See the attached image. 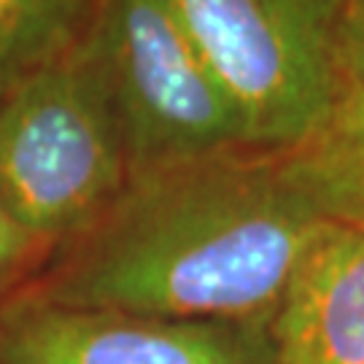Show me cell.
<instances>
[{"instance_id":"cell-3","label":"cell","mask_w":364,"mask_h":364,"mask_svg":"<svg viewBox=\"0 0 364 364\" xmlns=\"http://www.w3.org/2000/svg\"><path fill=\"white\" fill-rule=\"evenodd\" d=\"M243 124L248 151L284 154L346 90L340 38L353 0H168Z\"/></svg>"},{"instance_id":"cell-8","label":"cell","mask_w":364,"mask_h":364,"mask_svg":"<svg viewBox=\"0 0 364 364\" xmlns=\"http://www.w3.org/2000/svg\"><path fill=\"white\" fill-rule=\"evenodd\" d=\"M103 0H0V95L76 49Z\"/></svg>"},{"instance_id":"cell-6","label":"cell","mask_w":364,"mask_h":364,"mask_svg":"<svg viewBox=\"0 0 364 364\" xmlns=\"http://www.w3.org/2000/svg\"><path fill=\"white\" fill-rule=\"evenodd\" d=\"M275 364H364V230L326 224L270 313Z\"/></svg>"},{"instance_id":"cell-2","label":"cell","mask_w":364,"mask_h":364,"mask_svg":"<svg viewBox=\"0 0 364 364\" xmlns=\"http://www.w3.org/2000/svg\"><path fill=\"white\" fill-rule=\"evenodd\" d=\"M130 178L111 92L84 43L0 95V213L57 251Z\"/></svg>"},{"instance_id":"cell-5","label":"cell","mask_w":364,"mask_h":364,"mask_svg":"<svg viewBox=\"0 0 364 364\" xmlns=\"http://www.w3.org/2000/svg\"><path fill=\"white\" fill-rule=\"evenodd\" d=\"M0 364H275L270 316L183 321L68 308L30 291L0 302Z\"/></svg>"},{"instance_id":"cell-1","label":"cell","mask_w":364,"mask_h":364,"mask_svg":"<svg viewBox=\"0 0 364 364\" xmlns=\"http://www.w3.org/2000/svg\"><path fill=\"white\" fill-rule=\"evenodd\" d=\"M324 227L275 154L237 149L138 170L25 291L183 321L264 318Z\"/></svg>"},{"instance_id":"cell-9","label":"cell","mask_w":364,"mask_h":364,"mask_svg":"<svg viewBox=\"0 0 364 364\" xmlns=\"http://www.w3.org/2000/svg\"><path fill=\"white\" fill-rule=\"evenodd\" d=\"M54 251L22 232L0 213V302L14 297L41 273Z\"/></svg>"},{"instance_id":"cell-7","label":"cell","mask_w":364,"mask_h":364,"mask_svg":"<svg viewBox=\"0 0 364 364\" xmlns=\"http://www.w3.org/2000/svg\"><path fill=\"white\" fill-rule=\"evenodd\" d=\"M275 159L318 219L364 230V87L346 84L321 127Z\"/></svg>"},{"instance_id":"cell-10","label":"cell","mask_w":364,"mask_h":364,"mask_svg":"<svg viewBox=\"0 0 364 364\" xmlns=\"http://www.w3.org/2000/svg\"><path fill=\"white\" fill-rule=\"evenodd\" d=\"M340 73L346 84L364 87V0H353L343 25Z\"/></svg>"},{"instance_id":"cell-4","label":"cell","mask_w":364,"mask_h":364,"mask_svg":"<svg viewBox=\"0 0 364 364\" xmlns=\"http://www.w3.org/2000/svg\"><path fill=\"white\" fill-rule=\"evenodd\" d=\"M81 43L111 92L130 173L246 149L235 105L168 0H103Z\"/></svg>"}]
</instances>
